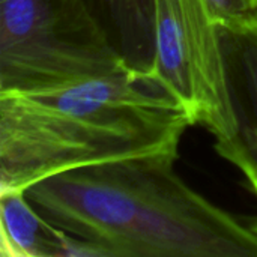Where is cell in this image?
Segmentation results:
<instances>
[{
	"label": "cell",
	"mask_w": 257,
	"mask_h": 257,
	"mask_svg": "<svg viewBox=\"0 0 257 257\" xmlns=\"http://www.w3.org/2000/svg\"><path fill=\"white\" fill-rule=\"evenodd\" d=\"M188 126L176 98L128 66L51 90L0 92V191L102 163L179 157Z\"/></svg>",
	"instance_id": "cell-1"
},
{
	"label": "cell",
	"mask_w": 257,
	"mask_h": 257,
	"mask_svg": "<svg viewBox=\"0 0 257 257\" xmlns=\"http://www.w3.org/2000/svg\"><path fill=\"white\" fill-rule=\"evenodd\" d=\"M175 155L68 170L24 193L35 209L107 257H257V233L191 188Z\"/></svg>",
	"instance_id": "cell-2"
},
{
	"label": "cell",
	"mask_w": 257,
	"mask_h": 257,
	"mask_svg": "<svg viewBox=\"0 0 257 257\" xmlns=\"http://www.w3.org/2000/svg\"><path fill=\"white\" fill-rule=\"evenodd\" d=\"M123 66L89 0H0V92L51 90Z\"/></svg>",
	"instance_id": "cell-3"
},
{
	"label": "cell",
	"mask_w": 257,
	"mask_h": 257,
	"mask_svg": "<svg viewBox=\"0 0 257 257\" xmlns=\"http://www.w3.org/2000/svg\"><path fill=\"white\" fill-rule=\"evenodd\" d=\"M149 74L184 107L215 149L236 136L217 23L205 0H154V60Z\"/></svg>",
	"instance_id": "cell-4"
},
{
	"label": "cell",
	"mask_w": 257,
	"mask_h": 257,
	"mask_svg": "<svg viewBox=\"0 0 257 257\" xmlns=\"http://www.w3.org/2000/svg\"><path fill=\"white\" fill-rule=\"evenodd\" d=\"M217 26L236 136L215 151L244 173L257 169V15Z\"/></svg>",
	"instance_id": "cell-5"
},
{
	"label": "cell",
	"mask_w": 257,
	"mask_h": 257,
	"mask_svg": "<svg viewBox=\"0 0 257 257\" xmlns=\"http://www.w3.org/2000/svg\"><path fill=\"white\" fill-rule=\"evenodd\" d=\"M123 63L149 72L154 60V0H89Z\"/></svg>",
	"instance_id": "cell-6"
},
{
	"label": "cell",
	"mask_w": 257,
	"mask_h": 257,
	"mask_svg": "<svg viewBox=\"0 0 257 257\" xmlns=\"http://www.w3.org/2000/svg\"><path fill=\"white\" fill-rule=\"evenodd\" d=\"M65 230L47 221L24 191H0V256L62 257Z\"/></svg>",
	"instance_id": "cell-7"
},
{
	"label": "cell",
	"mask_w": 257,
	"mask_h": 257,
	"mask_svg": "<svg viewBox=\"0 0 257 257\" xmlns=\"http://www.w3.org/2000/svg\"><path fill=\"white\" fill-rule=\"evenodd\" d=\"M217 24L245 20L257 15V0H205Z\"/></svg>",
	"instance_id": "cell-8"
},
{
	"label": "cell",
	"mask_w": 257,
	"mask_h": 257,
	"mask_svg": "<svg viewBox=\"0 0 257 257\" xmlns=\"http://www.w3.org/2000/svg\"><path fill=\"white\" fill-rule=\"evenodd\" d=\"M242 175L245 176V179H247V182H248V185H250L251 191L256 194V197H257V169L247 170V172H244ZM251 227H253V230L257 233V218H256V221L251 224Z\"/></svg>",
	"instance_id": "cell-9"
}]
</instances>
